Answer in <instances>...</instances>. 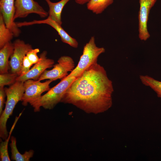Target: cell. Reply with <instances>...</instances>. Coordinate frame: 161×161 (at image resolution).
I'll list each match as a JSON object with an SVG mask.
<instances>
[{
    "instance_id": "obj_12",
    "label": "cell",
    "mask_w": 161,
    "mask_h": 161,
    "mask_svg": "<svg viewBox=\"0 0 161 161\" xmlns=\"http://www.w3.org/2000/svg\"><path fill=\"white\" fill-rule=\"evenodd\" d=\"M15 0H0V12L6 27L13 33L14 37H18L21 31L14 22Z\"/></svg>"
},
{
    "instance_id": "obj_15",
    "label": "cell",
    "mask_w": 161,
    "mask_h": 161,
    "mask_svg": "<svg viewBox=\"0 0 161 161\" xmlns=\"http://www.w3.org/2000/svg\"><path fill=\"white\" fill-rule=\"evenodd\" d=\"M11 143L10 145L11 153V159L16 161H29L34 154V151L30 150L26 151L23 154H21L18 151L16 146V138L13 136L10 137Z\"/></svg>"
},
{
    "instance_id": "obj_5",
    "label": "cell",
    "mask_w": 161,
    "mask_h": 161,
    "mask_svg": "<svg viewBox=\"0 0 161 161\" xmlns=\"http://www.w3.org/2000/svg\"><path fill=\"white\" fill-rule=\"evenodd\" d=\"M57 62L51 70H45L37 80L41 81L48 79L53 81L58 79H62L67 76L69 75L68 72H71L75 68L74 61L70 56H62L58 59Z\"/></svg>"
},
{
    "instance_id": "obj_13",
    "label": "cell",
    "mask_w": 161,
    "mask_h": 161,
    "mask_svg": "<svg viewBox=\"0 0 161 161\" xmlns=\"http://www.w3.org/2000/svg\"><path fill=\"white\" fill-rule=\"evenodd\" d=\"M49 7L48 16L57 23L61 25V13L64 6L70 0H61L53 2L50 0H44Z\"/></svg>"
},
{
    "instance_id": "obj_4",
    "label": "cell",
    "mask_w": 161,
    "mask_h": 161,
    "mask_svg": "<svg viewBox=\"0 0 161 161\" xmlns=\"http://www.w3.org/2000/svg\"><path fill=\"white\" fill-rule=\"evenodd\" d=\"M105 51L104 48L96 46L95 37H92L84 46L82 54L77 66L67 76L76 78L80 76L92 65L97 63L98 57Z\"/></svg>"
},
{
    "instance_id": "obj_10",
    "label": "cell",
    "mask_w": 161,
    "mask_h": 161,
    "mask_svg": "<svg viewBox=\"0 0 161 161\" xmlns=\"http://www.w3.org/2000/svg\"><path fill=\"white\" fill-rule=\"evenodd\" d=\"M18 27L23 26L32 25L35 24H45L54 28L60 35L62 41L67 44L70 46L77 48L78 42L75 38H72L63 28L61 25L52 19L48 16L47 18L42 20H33L30 21L16 22Z\"/></svg>"
},
{
    "instance_id": "obj_19",
    "label": "cell",
    "mask_w": 161,
    "mask_h": 161,
    "mask_svg": "<svg viewBox=\"0 0 161 161\" xmlns=\"http://www.w3.org/2000/svg\"><path fill=\"white\" fill-rule=\"evenodd\" d=\"M139 78L143 85L150 87L156 93L157 96L161 99V81L148 75H140Z\"/></svg>"
},
{
    "instance_id": "obj_11",
    "label": "cell",
    "mask_w": 161,
    "mask_h": 161,
    "mask_svg": "<svg viewBox=\"0 0 161 161\" xmlns=\"http://www.w3.org/2000/svg\"><path fill=\"white\" fill-rule=\"evenodd\" d=\"M47 51H43L40 55V60L34 64L32 68L26 74L18 76L16 78V81L24 82L29 79L37 80L47 69L52 67L54 64V60L47 58Z\"/></svg>"
},
{
    "instance_id": "obj_21",
    "label": "cell",
    "mask_w": 161,
    "mask_h": 161,
    "mask_svg": "<svg viewBox=\"0 0 161 161\" xmlns=\"http://www.w3.org/2000/svg\"><path fill=\"white\" fill-rule=\"evenodd\" d=\"M39 52L40 49L38 48L32 49L27 53L26 56L33 64H36L40 60V57L37 55Z\"/></svg>"
},
{
    "instance_id": "obj_8",
    "label": "cell",
    "mask_w": 161,
    "mask_h": 161,
    "mask_svg": "<svg viewBox=\"0 0 161 161\" xmlns=\"http://www.w3.org/2000/svg\"><path fill=\"white\" fill-rule=\"evenodd\" d=\"M157 0H139L138 14V36L141 41H146L150 37L148 29L149 15Z\"/></svg>"
},
{
    "instance_id": "obj_14",
    "label": "cell",
    "mask_w": 161,
    "mask_h": 161,
    "mask_svg": "<svg viewBox=\"0 0 161 161\" xmlns=\"http://www.w3.org/2000/svg\"><path fill=\"white\" fill-rule=\"evenodd\" d=\"M14 51L13 43L10 42L6 44L0 49V73L8 72L9 62L10 57Z\"/></svg>"
},
{
    "instance_id": "obj_16",
    "label": "cell",
    "mask_w": 161,
    "mask_h": 161,
    "mask_svg": "<svg viewBox=\"0 0 161 161\" xmlns=\"http://www.w3.org/2000/svg\"><path fill=\"white\" fill-rule=\"evenodd\" d=\"M114 0H90L87 3V8L93 13L98 14L102 13Z\"/></svg>"
},
{
    "instance_id": "obj_17",
    "label": "cell",
    "mask_w": 161,
    "mask_h": 161,
    "mask_svg": "<svg viewBox=\"0 0 161 161\" xmlns=\"http://www.w3.org/2000/svg\"><path fill=\"white\" fill-rule=\"evenodd\" d=\"M14 37L13 33L6 27L2 16L0 13V49L11 42Z\"/></svg>"
},
{
    "instance_id": "obj_24",
    "label": "cell",
    "mask_w": 161,
    "mask_h": 161,
    "mask_svg": "<svg viewBox=\"0 0 161 161\" xmlns=\"http://www.w3.org/2000/svg\"><path fill=\"white\" fill-rule=\"evenodd\" d=\"M90 0H75V2L79 4H83L87 3Z\"/></svg>"
},
{
    "instance_id": "obj_18",
    "label": "cell",
    "mask_w": 161,
    "mask_h": 161,
    "mask_svg": "<svg viewBox=\"0 0 161 161\" xmlns=\"http://www.w3.org/2000/svg\"><path fill=\"white\" fill-rule=\"evenodd\" d=\"M22 112L20 113L18 116L16 117L14 123L12 126L11 129L9 133L8 137L4 141H1L0 144V161H10L11 160L9 156L8 146V143L10 138L11 134L15 126L21 115Z\"/></svg>"
},
{
    "instance_id": "obj_22",
    "label": "cell",
    "mask_w": 161,
    "mask_h": 161,
    "mask_svg": "<svg viewBox=\"0 0 161 161\" xmlns=\"http://www.w3.org/2000/svg\"><path fill=\"white\" fill-rule=\"evenodd\" d=\"M33 64L30 61L26 55L24 57L19 76L24 75L27 73L30 69Z\"/></svg>"
},
{
    "instance_id": "obj_7",
    "label": "cell",
    "mask_w": 161,
    "mask_h": 161,
    "mask_svg": "<svg viewBox=\"0 0 161 161\" xmlns=\"http://www.w3.org/2000/svg\"><path fill=\"white\" fill-rule=\"evenodd\" d=\"M15 8L14 21L18 18H25L32 13L37 14L42 18L48 15V12L34 0H15Z\"/></svg>"
},
{
    "instance_id": "obj_6",
    "label": "cell",
    "mask_w": 161,
    "mask_h": 161,
    "mask_svg": "<svg viewBox=\"0 0 161 161\" xmlns=\"http://www.w3.org/2000/svg\"><path fill=\"white\" fill-rule=\"evenodd\" d=\"M52 81L48 80L41 82L38 80L32 79L24 82V92L21 101L22 105L27 106L39 98L44 92L50 89L49 85Z\"/></svg>"
},
{
    "instance_id": "obj_3",
    "label": "cell",
    "mask_w": 161,
    "mask_h": 161,
    "mask_svg": "<svg viewBox=\"0 0 161 161\" xmlns=\"http://www.w3.org/2000/svg\"><path fill=\"white\" fill-rule=\"evenodd\" d=\"M76 78L67 76L61 79L56 85L52 87L44 95L30 104L35 112L40 111L41 107L45 109H53L61 100L65 92Z\"/></svg>"
},
{
    "instance_id": "obj_9",
    "label": "cell",
    "mask_w": 161,
    "mask_h": 161,
    "mask_svg": "<svg viewBox=\"0 0 161 161\" xmlns=\"http://www.w3.org/2000/svg\"><path fill=\"white\" fill-rule=\"evenodd\" d=\"M13 52L10 57L9 65L11 72L20 75L24 57L32 49V46L20 39H17L13 43Z\"/></svg>"
},
{
    "instance_id": "obj_2",
    "label": "cell",
    "mask_w": 161,
    "mask_h": 161,
    "mask_svg": "<svg viewBox=\"0 0 161 161\" xmlns=\"http://www.w3.org/2000/svg\"><path fill=\"white\" fill-rule=\"evenodd\" d=\"M7 97L5 106L0 115V137L5 140L8 137L7 123L17 103L21 101L24 92V82L16 81L8 88H4Z\"/></svg>"
},
{
    "instance_id": "obj_20",
    "label": "cell",
    "mask_w": 161,
    "mask_h": 161,
    "mask_svg": "<svg viewBox=\"0 0 161 161\" xmlns=\"http://www.w3.org/2000/svg\"><path fill=\"white\" fill-rule=\"evenodd\" d=\"M18 76L17 74L12 72L0 74V87L13 84L16 81Z\"/></svg>"
},
{
    "instance_id": "obj_23",
    "label": "cell",
    "mask_w": 161,
    "mask_h": 161,
    "mask_svg": "<svg viewBox=\"0 0 161 161\" xmlns=\"http://www.w3.org/2000/svg\"><path fill=\"white\" fill-rule=\"evenodd\" d=\"M6 96L4 87H0V114L3 111L4 105L5 103V98Z\"/></svg>"
},
{
    "instance_id": "obj_1",
    "label": "cell",
    "mask_w": 161,
    "mask_h": 161,
    "mask_svg": "<svg viewBox=\"0 0 161 161\" xmlns=\"http://www.w3.org/2000/svg\"><path fill=\"white\" fill-rule=\"evenodd\" d=\"M114 90L106 71L97 63L72 82L61 102L72 104L88 113L97 114L112 107Z\"/></svg>"
}]
</instances>
